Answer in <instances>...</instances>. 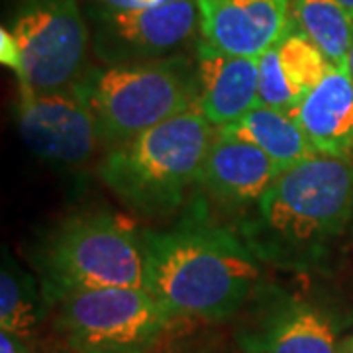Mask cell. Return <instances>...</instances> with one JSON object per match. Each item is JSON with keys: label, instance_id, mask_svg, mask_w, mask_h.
Returning a JSON list of instances; mask_svg holds the SVG:
<instances>
[{"label": "cell", "instance_id": "7", "mask_svg": "<svg viewBox=\"0 0 353 353\" xmlns=\"http://www.w3.org/2000/svg\"><path fill=\"white\" fill-rule=\"evenodd\" d=\"M8 30L18 46L20 87L63 90L85 73L88 28L77 0H26Z\"/></svg>", "mask_w": 353, "mask_h": 353}, {"label": "cell", "instance_id": "22", "mask_svg": "<svg viewBox=\"0 0 353 353\" xmlns=\"http://www.w3.org/2000/svg\"><path fill=\"white\" fill-rule=\"evenodd\" d=\"M0 353H34L30 341L16 334L0 330Z\"/></svg>", "mask_w": 353, "mask_h": 353}, {"label": "cell", "instance_id": "20", "mask_svg": "<svg viewBox=\"0 0 353 353\" xmlns=\"http://www.w3.org/2000/svg\"><path fill=\"white\" fill-rule=\"evenodd\" d=\"M99 10H108V12H124V10H143V8H153L169 4L175 0H97Z\"/></svg>", "mask_w": 353, "mask_h": 353}, {"label": "cell", "instance_id": "26", "mask_svg": "<svg viewBox=\"0 0 353 353\" xmlns=\"http://www.w3.org/2000/svg\"><path fill=\"white\" fill-rule=\"evenodd\" d=\"M53 353H75V352H71V350H67V347H63V350H59V352H53Z\"/></svg>", "mask_w": 353, "mask_h": 353}, {"label": "cell", "instance_id": "10", "mask_svg": "<svg viewBox=\"0 0 353 353\" xmlns=\"http://www.w3.org/2000/svg\"><path fill=\"white\" fill-rule=\"evenodd\" d=\"M18 128L30 152L61 167L85 165L102 143L94 116L73 87L51 92L20 87Z\"/></svg>", "mask_w": 353, "mask_h": 353}, {"label": "cell", "instance_id": "6", "mask_svg": "<svg viewBox=\"0 0 353 353\" xmlns=\"http://www.w3.org/2000/svg\"><path fill=\"white\" fill-rule=\"evenodd\" d=\"M50 310L55 334L75 353H152L176 322L150 290L130 287L69 290Z\"/></svg>", "mask_w": 353, "mask_h": 353}, {"label": "cell", "instance_id": "5", "mask_svg": "<svg viewBox=\"0 0 353 353\" xmlns=\"http://www.w3.org/2000/svg\"><path fill=\"white\" fill-rule=\"evenodd\" d=\"M32 263L48 304L69 290H148L141 234L124 216L110 212H87L61 220L36 243Z\"/></svg>", "mask_w": 353, "mask_h": 353}, {"label": "cell", "instance_id": "24", "mask_svg": "<svg viewBox=\"0 0 353 353\" xmlns=\"http://www.w3.org/2000/svg\"><path fill=\"white\" fill-rule=\"evenodd\" d=\"M345 71L350 73L353 81V43H352V50H350V55H347V67H345Z\"/></svg>", "mask_w": 353, "mask_h": 353}, {"label": "cell", "instance_id": "15", "mask_svg": "<svg viewBox=\"0 0 353 353\" xmlns=\"http://www.w3.org/2000/svg\"><path fill=\"white\" fill-rule=\"evenodd\" d=\"M218 132L257 145L283 171L316 155L294 112L277 110L265 104H257L241 120L220 128Z\"/></svg>", "mask_w": 353, "mask_h": 353}, {"label": "cell", "instance_id": "16", "mask_svg": "<svg viewBox=\"0 0 353 353\" xmlns=\"http://www.w3.org/2000/svg\"><path fill=\"white\" fill-rule=\"evenodd\" d=\"M48 312L50 304L41 283L16 263L4 248L0 269V330L30 340Z\"/></svg>", "mask_w": 353, "mask_h": 353}, {"label": "cell", "instance_id": "23", "mask_svg": "<svg viewBox=\"0 0 353 353\" xmlns=\"http://www.w3.org/2000/svg\"><path fill=\"white\" fill-rule=\"evenodd\" d=\"M340 353H353V336H350V338H345V340L341 341Z\"/></svg>", "mask_w": 353, "mask_h": 353}, {"label": "cell", "instance_id": "25", "mask_svg": "<svg viewBox=\"0 0 353 353\" xmlns=\"http://www.w3.org/2000/svg\"><path fill=\"white\" fill-rule=\"evenodd\" d=\"M341 4H343V8L347 10V12L352 14V18H353V0H340Z\"/></svg>", "mask_w": 353, "mask_h": 353}, {"label": "cell", "instance_id": "11", "mask_svg": "<svg viewBox=\"0 0 353 353\" xmlns=\"http://www.w3.org/2000/svg\"><path fill=\"white\" fill-rule=\"evenodd\" d=\"M202 41L222 53L261 57L287 34L290 0H196Z\"/></svg>", "mask_w": 353, "mask_h": 353}, {"label": "cell", "instance_id": "13", "mask_svg": "<svg viewBox=\"0 0 353 353\" xmlns=\"http://www.w3.org/2000/svg\"><path fill=\"white\" fill-rule=\"evenodd\" d=\"M199 110L214 128L241 120L259 104V57H238L206 41L196 48Z\"/></svg>", "mask_w": 353, "mask_h": 353}, {"label": "cell", "instance_id": "21", "mask_svg": "<svg viewBox=\"0 0 353 353\" xmlns=\"http://www.w3.org/2000/svg\"><path fill=\"white\" fill-rule=\"evenodd\" d=\"M0 59H2V63L6 65V67H10L14 73L18 71V65H20L18 46H16L12 34H10V30L6 26L0 30Z\"/></svg>", "mask_w": 353, "mask_h": 353}, {"label": "cell", "instance_id": "8", "mask_svg": "<svg viewBox=\"0 0 353 353\" xmlns=\"http://www.w3.org/2000/svg\"><path fill=\"white\" fill-rule=\"evenodd\" d=\"M243 353H340L338 326L324 306L279 287H259L236 332Z\"/></svg>", "mask_w": 353, "mask_h": 353}, {"label": "cell", "instance_id": "14", "mask_svg": "<svg viewBox=\"0 0 353 353\" xmlns=\"http://www.w3.org/2000/svg\"><path fill=\"white\" fill-rule=\"evenodd\" d=\"M294 116L316 153L353 161V81L345 69L332 65Z\"/></svg>", "mask_w": 353, "mask_h": 353}, {"label": "cell", "instance_id": "2", "mask_svg": "<svg viewBox=\"0 0 353 353\" xmlns=\"http://www.w3.org/2000/svg\"><path fill=\"white\" fill-rule=\"evenodd\" d=\"M352 220L353 161L316 153L277 176L236 234L261 263L308 273Z\"/></svg>", "mask_w": 353, "mask_h": 353}, {"label": "cell", "instance_id": "19", "mask_svg": "<svg viewBox=\"0 0 353 353\" xmlns=\"http://www.w3.org/2000/svg\"><path fill=\"white\" fill-rule=\"evenodd\" d=\"M301 101L303 97L289 83L281 67L277 46H273L259 57V104L294 112Z\"/></svg>", "mask_w": 353, "mask_h": 353}, {"label": "cell", "instance_id": "4", "mask_svg": "<svg viewBox=\"0 0 353 353\" xmlns=\"http://www.w3.org/2000/svg\"><path fill=\"white\" fill-rule=\"evenodd\" d=\"M73 90L85 101L110 150L176 114L199 110L196 65L185 55L87 67Z\"/></svg>", "mask_w": 353, "mask_h": 353}, {"label": "cell", "instance_id": "17", "mask_svg": "<svg viewBox=\"0 0 353 353\" xmlns=\"http://www.w3.org/2000/svg\"><path fill=\"white\" fill-rule=\"evenodd\" d=\"M292 22L312 39L334 67H347L353 18L340 0H290Z\"/></svg>", "mask_w": 353, "mask_h": 353}, {"label": "cell", "instance_id": "18", "mask_svg": "<svg viewBox=\"0 0 353 353\" xmlns=\"http://www.w3.org/2000/svg\"><path fill=\"white\" fill-rule=\"evenodd\" d=\"M277 51L285 75L303 99L326 77L332 67L326 55L294 22H290L287 34L277 43Z\"/></svg>", "mask_w": 353, "mask_h": 353}, {"label": "cell", "instance_id": "12", "mask_svg": "<svg viewBox=\"0 0 353 353\" xmlns=\"http://www.w3.org/2000/svg\"><path fill=\"white\" fill-rule=\"evenodd\" d=\"M283 173L263 150L216 130L196 187L228 212H248Z\"/></svg>", "mask_w": 353, "mask_h": 353}, {"label": "cell", "instance_id": "1", "mask_svg": "<svg viewBox=\"0 0 353 353\" xmlns=\"http://www.w3.org/2000/svg\"><path fill=\"white\" fill-rule=\"evenodd\" d=\"M148 290L173 320H226L261 287V261L194 199L167 230L141 232Z\"/></svg>", "mask_w": 353, "mask_h": 353}, {"label": "cell", "instance_id": "9", "mask_svg": "<svg viewBox=\"0 0 353 353\" xmlns=\"http://www.w3.org/2000/svg\"><path fill=\"white\" fill-rule=\"evenodd\" d=\"M201 14L196 0H175L169 4L94 14V53L104 65L139 63L171 55L189 43Z\"/></svg>", "mask_w": 353, "mask_h": 353}, {"label": "cell", "instance_id": "3", "mask_svg": "<svg viewBox=\"0 0 353 353\" xmlns=\"http://www.w3.org/2000/svg\"><path fill=\"white\" fill-rule=\"evenodd\" d=\"M214 138V126L201 110L176 114L112 148L102 159L99 175L134 214L163 218L179 210L196 189Z\"/></svg>", "mask_w": 353, "mask_h": 353}]
</instances>
